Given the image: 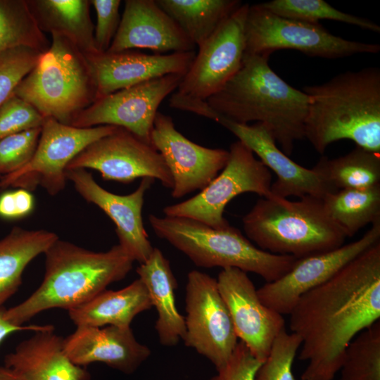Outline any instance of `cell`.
Returning <instances> with one entry per match:
<instances>
[{
  "instance_id": "3",
  "label": "cell",
  "mask_w": 380,
  "mask_h": 380,
  "mask_svg": "<svg viewBox=\"0 0 380 380\" xmlns=\"http://www.w3.org/2000/svg\"><path fill=\"white\" fill-rule=\"evenodd\" d=\"M308 96L305 139L322 154L348 139L380 153V69L346 71L322 84L305 86Z\"/></svg>"
},
{
  "instance_id": "24",
  "label": "cell",
  "mask_w": 380,
  "mask_h": 380,
  "mask_svg": "<svg viewBox=\"0 0 380 380\" xmlns=\"http://www.w3.org/2000/svg\"><path fill=\"white\" fill-rule=\"evenodd\" d=\"M137 272L158 313L155 329L160 343L165 346L177 345L184 339L186 325L184 317L176 306L175 291L177 283L169 260L159 248L154 247L148 259L137 267Z\"/></svg>"
},
{
  "instance_id": "28",
  "label": "cell",
  "mask_w": 380,
  "mask_h": 380,
  "mask_svg": "<svg viewBox=\"0 0 380 380\" xmlns=\"http://www.w3.org/2000/svg\"><path fill=\"white\" fill-rule=\"evenodd\" d=\"M196 46L241 4L238 0H156Z\"/></svg>"
},
{
  "instance_id": "41",
  "label": "cell",
  "mask_w": 380,
  "mask_h": 380,
  "mask_svg": "<svg viewBox=\"0 0 380 380\" xmlns=\"http://www.w3.org/2000/svg\"><path fill=\"white\" fill-rule=\"evenodd\" d=\"M6 309L0 306V343L9 334L23 330H32L34 331L44 330L53 326L51 325H31L16 326L9 322L4 317Z\"/></svg>"
},
{
  "instance_id": "8",
  "label": "cell",
  "mask_w": 380,
  "mask_h": 380,
  "mask_svg": "<svg viewBox=\"0 0 380 380\" xmlns=\"http://www.w3.org/2000/svg\"><path fill=\"white\" fill-rule=\"evenodd\" d=\"M250 4H242L200 46L170 99V106L218 122L207 100L240 69L245 51V23Z\"/></svg>"
},
{
  "instance_id": "32",
  "label": "cell",
  "mask_w": 380,
  "mask_h": 380,
  "mask_svg": "<svg viewBox=\"0 0 380 380\" xmlns=\"http://www.w3.org/2000/svg\"><path fill=\"white\" fill-rule=\"evenodd\" d=\"M339 372L340 380H380V321L350 342Z\"/></svg>"
},
{
  "instance_id": "12",
  "label": "cell",
  "mask_w": 380,
  "mask_h": 380,
  "mask_svg": "<svg viewBox=\"0 0 380 380\" xmlns=\"http://www.w3.org/2000/svg\"><path fill=\"white\" fill-rule=\"evenodd\" d=\"M185 290L186 334L182 341L217 370L228 362L238 343L217 279L192 270L187 275Z\"/></svg>"
},
{
  "instance_id": "13",
  "label": "cell",
  "mask_w": 380,
  "mask_h": 380,
  "mask_svg": "<svg viewBox=\"0 0 380 380\" xmlns=\"http://www.w3.org/2000/svg\"><path fill=\"white\" fill-rule=\"evenodd\" d=\"M183 76L166 75L101 97L82 110L70 125L122 127L152 145L151 134L158 108L164 99L177 89Z\"/></svg>"
},
{
  "instance_id": "10",
  "label": "cell",
  "mask_w": 380,
  "mask_h": 380,
  "mask_svg": "<svg viewBox=\"0 0 380 380\" xmlns=\"http://www.w3.org/2000/svg\"><path fill=\"white\" fill-rule=\"evenodd\" d=\"M271 186V172L238 140L229 147L225 167L206 187L184 201L165 206L163 211L165 216L191 218L223 229L230 225L223 213L234 197L252 192L262 198H276Z\"/></svg>"
},
{
  "instance_id": "15",
  "label": "cell",
  "mask_w": 380,
  "mask_h": 380,
  "mask_svg": "<svg viewBox=\"0 0 380 380\" xmlns=\"http://www.w3.org/2000/svg\"><path fill=\"white\" fill-rule=\"evenodd\" d=\"M380 241V222L359 239L336 248L298 258L281 277L257 289L262 303L279 312L289 315L306 292L324 283L359 255Z\"/></svg>"
},
{
  "instance_id": "25",
  "label": "cell",
  "mask_w": 380,
  "mask_h": 380,
  "mask_svg": "<svg viewBox=\"0 0 380 380\" xmlns=\"http://www.w3.org/2000/svg\"><path fill=\"white\" fill-rule=\"evenodd\" d=\"M153 308L148 291L141 279L118 290H104L88 301L68 310L77 327H130L139 313Z\"/></svg>"
},
{
  "instance_id": "39",
  "label": "cell",
  "mask_w": 380,
  "mask_h": 380,
  "mask_svg": "<svg viewBox=\"0 0 380 380\" xmlns=\"http://www.w3.org/2000/svg\"><path fill=\"white\" fill-rule=\"evenodd\" d=\"M262 362L251 353L243 342L239 341L228 362L208 380H254Z\"/></svg>"
},
{
  "instance_id": "4",
  "label": "cell",
  "mask_w": 380,
  "mask_h": 380,
  "mask_svg": "<svg viewBox=\"0 0 380 380\" xmlns=\"http://www.w3.org/2000/svg\"><path fill=\"white\" fill-rule=\"evenodd\" d=\"M42 284L23 302L6 309L4 317L16 326L51 308L69 310L123 279L134 260L119 245L105 252L89 251L59 238L45 251Z\"/></svg>"
},
{
  "instance_id": "40",
  "label": "cell",
  "mask_w": 380,
  "mask_h": 380,
  "mask_svg": "<svg viewBox=\"0 0 380 380\" xmlns=\"http://www.w3.org/2000/svg\"><path fill=\"white\" fill-rule=\"evenodd\" d=\"M35 201L31 191L11 188L0 194V219L7 221L24 218L33 211Z\"/></svg>"
},
{
  "instance_id": "42",
  "label": "cell",
  "mask_w": 380,
  "mask_h": 380,
  "mask_svg": "<svg viewBox=\"0 0 380 380\" xmlns=\"http://www.w3.org/2000/svg\"><path fill=\"white\" fill-rule=\"evenodd\" d=\"M0 380H22L8 368L0 367Z\"/></svg>"
},
{
  "instance_id": "22",
  "label": "cell",
  "mask_w": 380,
  "mask_h": 380,
  "mask_svg": "<svg viewBox=\"0 0 380 380\" xmlns=\"http://www.w3.org/2000/svg\"><path fill=\"white\" fill-rule=\"evenodd\" d=\"M63 349L77 365L99 362L127 374L134 373L151 354L148 346L136 339L130 327L115 326L77 327L63 338Z\"/></svg>"
},
{
  "instance_id": "36",
  "label": "cell",
  "mask_w": 380,
  "mask_h": 380,
  "mask_svg": "<svg viewBox=\"0 0 380 380\" xmlns=\"http://www.w3.org/2000/svg\"><path fill=\"white\" fill-rule=\"evenodd\" d=\"M42 127L23 131L0 139V176L16 172L32 158Z\"/></svg>"
},
{
  "instance_id": "14",
  "label": "cell",
  "mask_w": 380,
  "mask_h": 380,
  "mask_svg": "<svg viewBox=\"0 0 380 380\" xmlns=\"http://www.w3.org/2000/svg\"><path fill=\"white\" fill-rule=\"evenodd\" d=\"M92 169L105 180L129 184L151 177L172 189L173 180L162 156L155 148L122 127L91 143L79 153L67 170Z\"/></svg>"
},
{
  "instance_id": "17",
  "label": "cell",
  "mask_w": 380,
  "mask_h": 380,
  "mask_svg": "<svg viewBox=\"0 0 380 380\" xmlns=\"http://www.w3.org/2000/svg\"><path fill=\"white\" fill-rule=\"evenodd\" d=\"M217 282L237 338L263 362L274 339L285 329L283 315L262 303L246 272L235 267L224 268Z\"/></svg>"
},
{
  "instance_id": "20",
  "label": "cell",
  "mask_w": 380,
  "mask_h": 380,
  "mask_svg": "<svg viewBox=\"0 0 380 380\" xmlns=\"http://www.w3.org/2000/svg\"><path fill=\"white\" fill-rule=\"evenodd\" d=\"M195 56L194 51L151 55L127 50L85 54L96 84V100L166 75H184Z\"/></svg>"
},
{
  "instance_id": "21",
  "label": "cell",
  "mask_w": 380,
  "mask_h": 380,
  "mask_svg": "<svg viewBox=\"0 0 380 380\" xmlns=\"http://www.w3.org/2000/svg\"><path fill=\"white\" fill-rule=\"evenodd\" d=\"M196 46L156 0H126L118 30L106 52L133 48L187 52Z\"/></svg>"
},
{
  "instance_id": "30",
  "label": "cell",
  "mask_w": 380,
  "mask_h": 380,
  "mask_svg": "<svg viewBox=\"0 0 380 380\" xmlns=\"http://www.w3.org/2000/svg\"><path fill=\"white\" fill-rule=\"evenodd\" d=\"M379 154L356 146L336 158L322 156L315 166L335 191L367 189L380 186Z\"/></svg>"
},
{
  "instance_id": "5",
  "label": "cell",
  "mask_w": 380,
  "mask_h": 380,
  "mask_svg": "<svg viewBox=\"0 0 380 380\" xmlns=\"http://www.w3.org/2000/svg\"><path fill=\"white\" fill-rule=\"evenodd\" d=\"M248 239L269 253L301 258L344 244L346 236L327 213L322 198H262L242 218Z\"/></svg>"
},
{
  "instance_id": "2",
  "label": "cell",
  "mask_w": 380,
  "mask_h": 380,
  "mask_svg": "<svg viewBox=\"0 0 380 380\" xmlns=\"http://www.w3.org/2000/svg\"><path fill=\"white\" fill-rule=\"evenodd\" d=\"M270 56L244 54L238 72L207 103L219 118L263 123L289 156L296 141L305 139L308 96L271 68Z\"/></svg>"
},
{
  "instance_id": "19",
  "label": "cell",
  "mask_w": 380,
  "mask_h": 380,
  "mask_svg": "<svg viewBox=\"0 0 380 380\" xmlns=\"http://www.w3.org/2000/svg\"><path fill=\"white\" fill-rule=\"evenodd\" d=\"M217 122L234 134L276 175L277 179L271 186V191L275 197L309 196L323 198L336 192L315 166L312 169L306 168L285 154L263 123L240 124L223 118H220Z\"/></svg>"
},
{
  "instance_id": "6",
  "label": "cell",
  "mask_w": 380,
  "mask_h": 380,
  "mask_svg": "<svg viewBox=\"0 0 380 380\" xmlns=\"http://www.w3.org/2000/svg\"><path fill=\"white\" fill-rule=\"evenodd\" d=\"M148 220L157 236L185 254L197 267H235L272 282L284 275L298 259L258 248L231 225L214 229L191 218L153 214Z\"/></svg>"
},
{
  "instance_id": "1",
  "label": "cell",
  "mask_w": 380,
  "mask_h": 380,
  "mask_svg": "<svg viewBox=\"0 0 380 380\" xmlns=\"http://www.w3.org/2000/svg\"><path fill=\"white\" fill-rule=\"evenodd\" d=\"M289 315L307 362L300 379L334 380L350 342L380 321V241L301 296Z\"/></svg>"
},
{
  "instance_id": "35",
  "label": "cell",
  "mask_w": 380,
  "mask_h": 380,
  "mask_svg": "<svg viewBox=\"0 0 380 380\" xmlns=\"http://www.w3.org/2000/svg\"><path fill=\"white\" fill-rule=\"evenodd\" d=\"M42 53L27 46L15 47L0 53V106L35 67Z\"/></svg>"
},
{
  "instance_id": "18",
  "label": "cell",
  "mask_w": 380,
  "mask_h": 380,
  "mask_svg": "<svg viewBox=\"0 0 380 380\" xmlns=\"http://www.w3.org/2000/svg\"><path fill=\"white\" fill-rule=\"evenodd\" d=\"M66 177L85 201L98 206L113 222L119 245L134 261L146 262L154 247L148 239L141 213L145 194L155 179L142 178L134 191L119 195L101 186L85 169L67 170Z\"/></svg>"
},
{
  "instance_id": "29",
  "label": "cell",
  "mask_w": 380,
  "mask_h": 380,
  "mask_svg": "<svg viewBox=\"0 0 380 380\" xmlns=\"http://www.w3.org/2000/svg\"><path fill=\"white\" fill-rule=\"evenodd\" d=\"M327 213L346 237L354 236L368 224L380 222V186L346 189L322 198Z\"/></svg>"
},
{
  "instance_id": "16",
  "label": "cell",
  "mask_w": 380,
  "mask_h": 380,
  "mask_svg": "<svg viewBox=\"0 0 380 380\" xmlns=\"http://www.w3.org/2000/svg\"><path fill=\"white\" fill-rule=\"evenodd\" d=\"M173 180L171 195L179 198L206 187L225 167L229 151L198 145L175 128L172 119L158 112L151 134Z\"/></svg>"
},
{
  "instance_id": "23",
  "label": "cell",
  "mask_w": 380,
  "mask_h": 380,
  "mask_svg": "<svg viewBox=\"0 0 380 380\" xmlns=\"http://www.w3.org/2000/svg\"><path fill=\"white\" fill-rule=\"evenodd\" d=\"M5 367L22 380H89V372L74 364L63 349V338L53 327L35 331L6 355Z\"/></svg>"
},
{
  "instance_id": "11",
  "label": "cell",
  "mask_w": 380,
  "mask_h": 380,
  "mask_svg": "<svg viewBox=\"0 0 380 380\" xmlns=\"http://www.w3.org/2000/svg\"><path fill=\"white\" fill-rule=\"evenodd\" d=\"M118 127L100 125L81 128L46 118L35 153L19 170L2 176L0 190L42 186L51 196L65 187L67 167L79 153L96 140L114 132Z\"/></svg>"
},
{
  "instance_id": "37",
  "label": "cell",
  "mask_w": 380,
  "mask_h": 380,
  "mask_svg": "<svg viewBox=\"0 0 380 380\" xmlns=\"http://www.w3.org/2000/svg\"><path fill=\"white\" fill-rule=\"evenodd\" d=\"M45 119L32 105L13 94L0 106V139L42 127Z\"/></svg>"
},
{
  "instance_id": "38",
  "label": "cell",
  "mask_w": 380,
  "mask_h": 380,
  "mask_svg": "<svg viewBox=\"0 0 380 380\" xmlns=\"http://www.w3.org/2000/svg\"><path fill=\"white\" fill-rule=\"evenodd\" d=\"M96 13L94 40L98 53L109 49L120 23V0H91Z\"/></svg>"
},
{
  "instance_id": "34",
  "label": "cell",
  "mask_w": 380,
  "mask_h": 380,
  "mask_svg": "<svg viewBox=\"0 0 380 380\" xmlns=\"http://www.w3.org/2000/svg\"><path fill=\"white\" fill-rule=\"evenodd\" d=\"M301 343L296 334L283 329L258 369L254 380H296L292 367Z\"/></svg>"
},
{
  "instance_id": "9",
  "label": "cell",
  "mask_w": 380,
  "mask_h": 380,
  "mask_svg": "<svg viewBox=\"0 0 380 380\" xmlns=\"http://www.w3.org/2000/svg\"><path fill=\"white\" fill-rule=\"evenodd\" d=\"M244 54H268L296 50L312 57L336 59L358 53L375 54L380 45L346 39L319 23L276 15L260 4L250 5L245 23Z\"/></svg>"
},
{
  "instance_id": "26",
  "label": "cell",
  "mask_w": 380,
  "mask_h": 380,
  "mask_svg": "<svg viewBox=\"0 0 380 380\" xmlns=\"http://www.w3.org/2000/svg\"><path fill=\"white\" fill-rule=\"evenodd\" d=\"M39 28L69 38L84 54L98 53L91 0H26Z\"/></svg>"
},
{
  "instance_id": "31",
  "label": "cell",
  "mask_w": 380,
  "mask_h": 380,
  "mask_svg": "<svg viewBox=\"0 0 380 380\" xmlns=\"http://www.w3.org/2000/svg\"><path fill=\"white\" fill-rule=\"evenodd\" d=\"M50 44L39 28L26 0H0V53L18 46L44 53Z\"/></svg>"
},
{
  "instance_id": "7",
  "label": "cell",
  "mask_w": 380,
  "mask_h": 380,
  "mask_svg": "<svg viewBox=\"0 0 380 380\" xmlns=\"http://www.w3.org/2000/svg\"><path fill=\"white\" fill-rule=\"evenodd\" d=\"M13 94L44 118L70 125L96 100L97 89L85 54L66 36L53 32L49 49Z\"/></svg>"
},
{
  "instance_id": "33",
  "label": "cell",
  "mask_w": 380,
  "mask_h": 380,
  "mask_svg": "<svg viewBox=\"0 0 380 380\" xmlns=\"http://www.w3.org/2000/svg\"><path fill=\"white\" fill-rule=\"evenodd\" d=\"M260 5L284 18L312 23L329 20L380 32V26L372 20L341 11L323 0H272Z\"/></svg>"
},
{
  "instance_id": "27",
  "label": "cell",
  "mask_w": 380,
  "mask_h": 380,
  "mask_svg": "<svg viewBox=\"0 0 380 380\" xmlns=\"http://www.w3.org/2000/svg\"><path fill=\"white\" fill-rule=\"evenodd\" d=\"M58 239L45 229L14 227L0 239V306L18 289L27 265Z\"/></svg>"
},
{
  "instance_id": "43",
  "label": "cell",
  "mask_w": 380,
  "mask_h": 380,
  "mask_svg": "<svg viewBox=\"0 0 380 380\" xmlns=\"http://www.w3.org/2000/svg\"><path fill=\"white\" fill-rule=\"evenodd\" d=\"M1 177L0 176V179H1Z\"/></svg>"
}]
</instances>
